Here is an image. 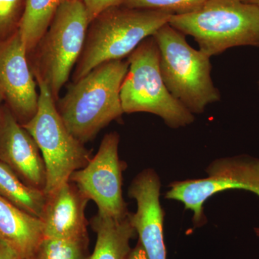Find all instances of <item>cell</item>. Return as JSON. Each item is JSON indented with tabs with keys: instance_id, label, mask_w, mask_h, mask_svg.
<instances>
[{
	"instance_id": "1",
	"label": "cell",
	"mask_w": 259,
	"mask_h": 259,
	"mask_svg": "<svg viewBox=\"0 0 259 259\" xmlns=\"http://www.w3.org/2000/svg\"><path fill=\"white\" fill-rule=\"evenodd\" d=\"M128 67V62L124 60L99 65L70 83L64 96L56 102L65 125L80 142L92 141L123 115L120 90Z\"/></svg>"
},
{
	"instance_id": "2",
	"label": "cell",
	"mask_w": 259,
	"mask_h": 259,
	"mask_svg": "<svg viewBox=\"0 0 259 259\" xmlns=\"http://www.w3.org/2000/svg\"><path fill=\"white\" fill-rule=\"evenodd\" d=\"M172 14L119 5L104 10L89 25L82 52L72 73V81L107 61L123 60L145 39L168 23Z\"/></svg>"
},
{
	"instance_id": "3",
	"label": "cell",
	"mask_w": 259,
	"mask_h": 259,
	"mask_svg": "<svg viewBox=\"0 0 259 259\" xmlns=\"http://www.w3.org/2000/svg\"><path fill=\"white\" fill-rule=\"evenodd\" d=\"M168 24L193 37L209 57L233 47H259V9L243 0H207L191 13L172 15Z\"/></svg>"
},
{
	"instance_id": "4",
	"label": "cell",
	"mask_w": 259,
	"mask_h": 259,
	"mask_svg": "<svg viewBox=\"0 0 259 259\" xmlns=\"http://www.w3.org/2000/svg\"><path fill=\"white\" fill-rule=\"evenodd\" d=\"M90 23L81 0H66L28 54L35 81L47 85L56 102L82 52Z\"/></svg>"
},
{
	"instance_id": "5",
	"label": "cell",
	"mask_w": 259,
	"mask_h": 259,
	"mask_svg": "<svg viewBox=\"0 0 259 259\" xmlns=\"http://www.w3.org/2000/svg\"><path fill=\"white\" fill-rule=\"evenodd\" d=\"M185 36L168 23L153 35L168 92L193 115L201 114L221 100V94L211 77L210 57L190 47Z\"/></svg>"
},
{
	"instance_id": "6",
	"label": "cell",
	"mask_w": 259,
	"mask_h": 259,
	"mask_svg": "<svg viewBox=\"0 0 259 259\" xmlns=\"http://www.w3.org/2000/svg\"><path fill=\"white\" fill-rule=\"evenodd\" d=\"M128 71L120 90L124 113L148 112L171 128L190 125L194 116L168 92L160 71V55L153 36L145 39L127 57Z\"/></svg>"
},
{
	"instance_id": "7",
	"label": "cell",
	"mask_w": 259,
	"mask_h": 259,
	"mask_svg": "<svg viewBox=\"0 0 259 259\" xmlns=\"http://www.w3.org/2000/svg\"><path fill=\"white\" fill-rule=\"evenodd\" d=\"M38 107L35 115L23 125L40 149L46 167L47 197L69 182L70 177L91 159V151L76 139L61 119L56 101L47 85L37 81Z\"/></svg>"
},
{
	"instance_id": "8",
	"label": "cell",
	"mask_w": 259,
	"mask_h": 259,
	"mask_svg": "<svg viewBox=\"0 0 259 259\" xmlns=\"http://www.w3.org/2000/svg\"><path fill=\"white\" fill-rule=\"evenodd\" d=\"M206 178L177 181L169 185L165 198L182 202L193 212L194 226L206 223L204 204L223 191H249L259 197V158L240 155L214 160L207 166ZM259 238V228H255Z\"/></svg>"
},
{
	"instance_id": "9",
	"label": "cell",
	"mask_w": 259,
	"mask_h": 259,
	"mask_svg": "<svg viewBox=\"0 0 259 259\" xmlns=\"http://www.w3.org/2000/svg\"><path fill=\"white\" fill-rule=\"evenodd\" d=\"M119 144L117 132L105 135L97 154L69 178L96 204L97 214L115 219L125 218L130 213L122 195V173L127 165L119 158Z\"/></svg>"
},
{
	"instance_id": "10",
	"label": "cell",
	"mask_w": 259,
	"mask_h": 259,
	"mask_svg": "<svg viewBox=\"0 0 259 259\" xmlns=\"http://www.w3.org/2000/svg\"><path fill=\"white\" fill-rule=\"evenodd\" d=\"M37 86L18 31L0 42V90L7 106L22 125L31 120L37 111Z\"/></svg>"
},
{
	"instance_id": "11",
	"label": "cell",
	"mask_w": 259,
	"mask_h": 259,
	"mask_svg": "<svg viewBox=\"0 0 259 259\" xmlns=\"http://www.w3.org/2000/svg\"><path fill=\"white\" fill-rule=\"evenodd\" d=\"M161 187L158 174L148 168L135 177L128 189L130 198L135 199L137 204L136 212L130 213V220L148 259H166L164 212L160 203Z\"/></svg>"
},
{
	"instance_id": "12",
	"label": "cell",
	"mask_w": 259,
	"mask_h": 259,
	"mask_svg": "<svg viewBox=\"0 0 259 259\" xmlns=\"http://www.w3.org/2000/svg\"><path fill=\"white\" fill-rule=\"evenodd\" d=\"M0 161L27 185L44 190L46 167L40 149L6 104L2 107L0 118Z\"/></svg>"
},
{
	"instance_id": "13",
	"label": "cell",
	"mask_w": 259,
	"mask_h": 259,
	"mask_svg": "<svg viewBox=\"0 0 259 259\" xmlns=\"http://www.w3.org/2000/svg\"><path fill=\"white\" fill-rule=\"evenodd\" d=\"M90 199L73 182H66L47 197L41 221L44 238L88 239L85 210Z\"/></svg>"
},
{
	"instance_id": "14",
	"label": "cell",
	"mask_w": 259,
	"mask_h": 259,
	"mask_svg": "<svg viewBox=\"0 0 259 259\" xmlns=\"http://www.w3.org/2000/svg\"><path fill=\"white\" fill-rule=\"evenodd\" d=\"M44 239V224L40 218L0 197V240L20 259H34Z\"/></svg>"
},
{
	"instance_id": "15",
	"label": "cell",
	"mask_w": 259,
	"mask_h": 259,
	"mask_svg": "<svg viewBox=\"0 0 259 259\" xmlns=\"http://www.w3.org/2000/svg\"><path fill=\"white\" fill-rule=\"evenodd\" d=\"M91 226L97 235L96 243L88 259H126L131 248L130 241L136 231L128 215L122 219L97 214L91 220Z\"/></svg>"
},
{
	"instance_id": "16",
	"label": "cell",
	"mask_w": 259,
	"mask_h": 259,
	"mask_svg": "<svg viewBox=\"0 0 259 259\" xmlns=\"http://www.w3.org/2000/svg\"><path fill=\"white\" fill-rule=\"evenodd\" d=\"M0 197L22 210L41 219L47 197L44 190L28 185L0 161Z\"/></svg>"
},
{
	"instance_id": "17",
	"label": "cell",
	"mask_w": 259,
	"mask_h": 259,
	"mask_svg": "<svg viewBox=\"0 0 259 259\" xmlns=\"http://www.w3.org/2000/svg\"><path fill=\"white\" fill-rule=\"evenodd\" d=\"M66 0H26L20 32L28 54L47 32L56 12Z\"/></svg>"
},
{
	"instance_id": "18",
	"label": "cell",
	"mask_w": 259,
	"mask_h": 259,
	"mask_svg": "<svg viewBox=\"0 0 259 259\" xmlns=\"http://www.w3.org/2000/svg\"><path fill=\"white\" fill-rule=\"evenodd\" d=\"M88 239L44 238L34 259H88Z\"/></svg>"
},
{
	"instance_id": "19",
	"label": "cell",
	"mask_w": 259,
	"mask_h": 259,
	"mask_svg": "<svg viewBox=\"0 0 259 259\" xmlns=\"http://www.w3.org/2000/svg\"><path fill=\"white\" fill-rule=\"evenodd\" d=\"M207 0H125L122 6L134 9L158 10L172 15L191 13Z\"/></svg>"
},
{
	"instance_id": "20",
	"label": "cell",
	"mask_w": 259,
	"mask_h": 259,
	"mask_svg": "<svg viewBox=\"0 0 259 259\" xmlns=\"http://www.w3.org/2000/svg\"><path fill=\"white\" fill-rule=\"evenodd\" d=\"M26 0H0V42L20 30Z\"/></svg>"
},
{
	"instance_id": "21",
	"label": "cell",
	"mask_w": 259,
	"mask_h": 259,
	"mask_svg": "<svg viewBox=\"0 0 259 259\" xmlns=\"http://www.w3.org/2000/svg\"><path fill=\"white\" fill-rule=\"evenodd\" d=\"M84 5L88 11L90 22L104 10L119 6L124 3L125 0H81Z\"/></svg>"
},
{
	"instance_id": "22",
	"label": "cell",
	"mask_w": 259,
	"mask_h": 259,
	"mask_svg": "<svg viewBox=\"0 0 259 259\" xmlns=\"http://www.w3.org/2000/svg\"><path fill=\"white\" fill-rule=\"evenodd\" d=\"M18 255L15 253L14 250L0 240V259H19Z\"/></svg>"
},
{
	"instance_id": "23",
	"label": "cell",
	"mask_w": 259,
	"mask_h": 259,
	"mask_svg": "<svg viewBox=\"0 0 259 259\" xmlns=\"http://www.w3.org/2000/svg\"><path fill=\"white\" fill-rule=\"evenodd\" d=\"M126 259H148L144 247L139 241L134 248H131Z\"/></svg>"
},
{
	"instance_id": "24",
	"label": "cell",
	"mask_w": 259,
	"mask_h": 259,
	"mask_svg": "<svg viewBox=\"0 0 259 259\" xmlns=\"http://www.w3.org/2000/svg\"><path fill=\"white\" fill-rule=\"evenodd\" d=\"M243 1L245 3H248V4L254 5L259 9V0H243Z\"/></svg>"
},
{
	"instance_id": "25",
	"label": "cell",
	"mask_w": 259,
	"mask_h": 259,
	"mask_svg": "<svg viewBox=\"0 0 259 259\" xmlns=\"http://www.w3.org/2000/svg\"><path fill=\"white\" fill-rule=\"evenodd\" d=\"M3 102H5L4 96H3V94L2 93L1 90H0V118H1V104L3 103Z\"/></svg>"
},
{
	"instance_id": "26",
	"label": "cell",
	"mask_w": 259,
	"mask_h": 259,
	"mask_svg": "<svg viewBox=\"0 0 259 259\" xmlns=\"http://www.w3.org/2000/svg\"><path fill=\"white\" fill-rule=\"evenodd\" d=\"M258 85H259V82H258Z\"/></svg>"
},
{
	"instance_id": "27",
	"label": "cell",
	"mask_w": 259,
	"mask_h": 259,
	"mask_svg": "<svg viewBox=\"0 0 259 259\" xmlns=\"http://www.w3.org/2000/svg\"><path fill=\"white\" fill-rule=\"evenodd\" d=\"M19 259H20V258H19Z\"/></svg>"
}]
</instances>
